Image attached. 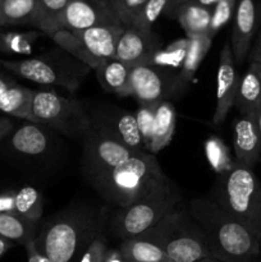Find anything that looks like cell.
Listing matches in <instances>:
<instances>
[{"mask_svg": "<svg viewBox=\"0 0 261 262\" xmlns=\"http://www.w3.org/2000/svg\"><path fill=\"white\" fill-rule=\"evenodd\" d=\"M109 217L105 207L72 205L41 225L35 239L36 247L53 262H78L90 242L106 232Z\"/></svg>", "mask_w": 261, "mask_h": 262, "instance_id": "1", "label": "cell"}, {"mask_svg": "<svg viewBox=\"0 0 261 262\" xmlns=\"http://www.w3.org/2000/svg\"><path fill=\"white\" fill-rule=\"evenodd\" d=\"M186 210L201 229L211 257L222 262H260L261 238L211 197L192 200Z\"/></svg>", "mask_w": 261, "mask_h": 262, "instance_id": "2", "label": "cell"}, {"mask_svg": "<svg viewBox=\"0 0 261 262\" xmlns=\"http://www.w3.org/2000/svg\"><path fill=\"white\" fill-rule=\"evenodd\" d=\"M86 179L107 204L115 207H125L154 192L174 186L150 152L133 154L123 163Z\"/></svg>", "mask_w": 261, "mask_h": 262, "instance_id": "3", "label": "cell"}, {"mask_svg": "<svg viewBox=\"0 0 261 262\" xmlns=\"http://www.w3.org/2000/svg\"><path fill=\"white\" fill-rule=\"evenodd\" d=\"M211 199L261 238V183L252 169L234 161L230 170L219 176Z\"/></svg>", "mask_w": 261, "mask_h": 262, "instance_id": "4", "label": "cell"}, {"mask_svg": "<svg viewBox=\"0 0 261 262\" xmlns=\"http://www.w3.org/2000/svg\"><path fill=\"white\" fill-rule=\"evenodd\" d=\"M2 66L20 78L49 86H59L74 92L92 71L86 64L69 55L63 49L55 48L35 58L3 60Z\"/></svg>", "mask_w": 261, "mask_h": 262, "instance_id": "5", "label": "cell"}, {"mask_svg": "<svg viewBox=\"0 0 261 262\" xmlns=\"http://www.w3.org/2000/svg\"><path fill=\"white\" fill-rule=\"evenodd\" d=\"M181 200L178 189L171 186L125 207H117L109 217L106 232L122 241L138 237L176 211Z\"/></svg>", "mask_w": 261, "mask_h": 262, "instance_id": "6", "label": "cell"}, {"mask_svg": "<svg viewBox=\"0 0 261 262\" xmlns=\"http://www.w3.org/2000/svg\"><path fill=\"white\" fill-rule=\"evenodd\" d=\"M163 247L168 262H197L211 257L197 223L187 210H179L143 233Z\"/></svg>", "mask_w": 261, "mask_h": 262, "instance_id": "7", "label": "cell"}, {"mask_svg": "<svg viewBox=\"0 0 261 262\" xmlns=\"http://www.w3.org/2000/svg\"><path fill=\"white\" fill-rule=\"evenodd\" d=\"M30 122L71 138L82 140L91 129L89 112L83 104L51 89L32 90Z\"/></svg>", "mask_w": 261, "mask_h": 262, "instance_id": "8", "label": "cell"}, {"mask_svg": "<svg viewBox=\"0 0 261 262\" xmlns=\"http://www.w3.org/2000/svg\"><path fill=\"white\" fill-rule=\"evenodd\" d=\"M130 95L138 104H159L182 92L179 72L155 66H136L130 68Z\"/></svg>", "mask_w": 261, "mask_h": 262, "instance_id": "9", "label": "cell"}, {"mask_svg": "<svg viewBox=\"0 0 261 262\" xmlns=\"http://www.w3.org/2000/svg\"><path fill=\"white\" fill-rule=\"evenodd\" d=\"M91 127L122 143L133 152H147L138 130L135 113L114 105H97L89 112Z\"/></svg>", "mask_w": 261, "mask_h": 262, "instance_id": "10", "label": "cell"}, {"mask_svg": "<svg viewBox=\"0 0 261 262\" xmlns=\"http://www.w3.org/2000/svg\"><path fill=\"white\" fill-rule=\"evenodd\" d=\"M133 154L136 152L91 127L83 138L82 173L84 178L91 177L123 163Z\"/></svg>", "mask_w": 261, "mask_h": 262, "instance_id": "11", "label": "cell"}, {"mask_svg": "<svg viewBox=\"0 0 261 262\" xmlns=\"http://www.w3.org/2000/svg\"><path fill=\"white\" fill-rule=\"evenodd\" d=\"M120 23L110 4L100 0H71L61 17V30L72 32Z\"/></svg>", "mask_w": 261, "mask_h": 262, "instance_id": "12", "label": "cell"}, {"mask_svg": "<svg viewBox=\"0 0 261 262\" xmlns=\"http://www.w3.org/2000/svg\"><path fill=\"white\" fill-rule=\"evenodd\" d=\"M159 49H161V42L153 31L142 30L136 26H124L115 51V59L130 68L143 66L148 64Z\"/></svg>", "mask_w": 261, "mask_h": 262, "instance_id": "13", "label": "cell"}, {"mask_svg": "<svg viewBox=\"0 0 261 262\" xmlns=\"http://www.w3.org/2000/svg\"><path fill=\"white\" fill-rule=\"evenodd\" d=\"M238 82L240 76L235 68V60L233 58L230 43H225L220 51L216 74V106L212 115V122L215 125L222 124L228 113L234 106Z\"/></svg>", "mask_w": 261, "mask_h": 262, "instance_id": "14", "label": "cell"}, {"mask_svg": "<svg viewBox=\"0 0 261 262\" xmlns=\"http://www.w3.org/2000/svg\"><path fill=\"white\" fill-rule=\"evenodd\" d=\"M257 27V8L255 0H237L230 49L235 63H242L250 53Z\"/></svg>", "mask_w": 261, "mask_h": 262, "instance_id": "15", "label": "cell"}, {"mask_svg": "<svg viewBox=\"0 0 261 262\" xmlns=\"http://www.w3.org/2000/svg\"><path fill=\"white\" fill-rule=\"evenodd\" d=\"M235 161L252 169L261 156V135L253 114H241L233 132Z\"/></svg>", "mask_w": 261, "mask_h": 262, "instance_id": "16", "label": "cell"}, {"mask_svg": "<svg viewBox=\"0 0 261 262\" xmlns=\"http://www.w3.org/2000/svg\"><path fill=\"white\" fill-rule=\"evenodd\" d=\"M46 127L27 122L10 133V146L17 154L27 158L45 156L51 148V136Z\"/></svg>", "mask_w": 261, "mask_h": 262, "instance_id": "17", "label": "cell"}, {"mask_svg": "<svg viewBox=\"0 0 261 262\" xmlns=\"http://www.w3.org/2000/svg\"><path fill=\"white\" fill-rule=\"evenodd\" d=\"M124 31L122 23L96 26L89 30L73 32L87 48V50L101 60L115 58L118 42Z\"/></svg>", "mask_w": 261, "mask_h": 262, "instance_id": "18", "label": "cell"}, {"mask_svg": "<svg viewBox=\"0 0 261 262\" xmlns=\"http://www.w3.org/2000/svg\"><path fill=\"white\" fill-rule=\"evenodd\" d=\"M32 90L0 72V112L30 122Z\"/></svg>", "mask_w": 261, "mask_h": 262, "instance_id": "19", "label": "cell"}, {"mask_svg": "<svg viewBox=\"0 0 261 262\" xmlns=\"http://www.w3.org/2000/svg\"><path fill=\"white\" fill-rule=\"evenodd\" d=\"M176 18L186 32L187 37L192 36H209L211 26L212 9L205 8L194 3L193 0L179 3L168 14Z\"/></svg>", "mask_w": 261, "mask_h": 262, "instance_id": "20", "label": "cell"}, {"mask_svg": "<svg viewBox=\"0 0 261 262\" xmlns=\"http://www.w3.org/2000/svg\"><path fill=\"white\" fill-rule=\"evenodd\" d=\"M261 105V64L251 61L247 71L240 77L234 106L240 114H253Z\"/></svg>", "mask_w": 261, "mask_h": 262, "instance_id": "21", "label": "cell"}, {"mask_svg": "<svg viewBox=\"0 0 261 262\" xmlns=\"http://www.w3.org/2000/svg\"><path fill=\"white\" fill-rule=\"evenodd\" d=\"M97 81L106 92L117 96H129L130 67L118 59H106L95 71Z\"/></svg>", "mask_w": 261, "mask_h": 262, "instance_id": "22", "label": "cell"}, {"mask_svg": "<svg viewBox=\"0 0 261 262\" xmlns=\"http://www.w3.org/2000/svg\"><path fill=\"white\" fill-rule=\"evenodd\" d=\"M176 130V109L170 101H161L156 106L155 120H154L153 138L148 152L155 155L173 140Z\"/></svg>", "mask_w": 261, "mask_h": 262, "instance_id": "23", "label": "cell"}, {"mask_svg": "<svg viewBox=\"0 0 261 262\" xmlns=\"http://www.w3.org/2000/svg\"><path fill=\"white\" fill-rule=\"evenodd\" d=\"M119 251L127 262H168L163 247L143 234L122 241Z\"/></svg>", "mask_w": 261, "mask_h": 262, "instance_id": "24", "label": "cell"}, {"mask_svg": "<svg viewBox=\"0 0 261 262\" xmlns=\"http://www.w3.org/2000/svg\"><path fill=\"white\" fill-rule=\"evenodd\" d=\"M38 229V222H32L15 214H0V237L14 245L26 246L31 241H35Z\"/></svg>", "mask_w": 261, "mask_h": 262, "instance_id": "25", "label": "cell"}, {"mask_svg": "<svg viewBox=\"0 0 261 262\" xmlns=\"http://www.w3.org/2000/svg\"><path fill=\"white\" fill-rule=\"evenodd\" d=\"M188 48H187L183 63L179 68V84L182 90L192 81L212 43V38L207 35L192 36V37H188Z\"/></svg>", "mask_w": 261, "mask_h": 262, "instance_id": "26", "label": "cell"}, {"mask_svg": "<svg viewBox=\"0 0 261 262\" xmlns=\"http://www.w3.org/2000/svg\"><path fill=\"white\" fill-rule=\"evenodd\" d=\"M37 0H0V25L36 26Z\"/></svg>", "mask_w": 261, "mask_h": 262, "instance_id": "27", "label": "cell"}, {"mask_svg": "<svg viewBox=\"0 0 261 262\" xmlns=\"http://www.w3.org/2000/svg\"><path fill=\"white\" fill-rule=\"evenodd\" d=\"M51 38H53L54 42L58 45V48L63 49L64 51H67V53H68L69 55L73 56L74 59L79 60L81 63L86 64V66L90 67L92 71H96L100 67V64L104 61L101 60V59L96 58L95 55H92V54L87 50L86 46L81 42V40H79L72 31L59 30L51 35Z\"/></svg>", "mask_w": 261, "mask_h": 262, "instance_id": "28", "label": "cell"}, {"mask_svg": "<svg viewBox=\"0 0 261 262\" xmlns=\"http://www.w3.org/2000/svg\"><path fill=\"white\" fill-rule=\"evenodd\" d=\"M71 0H37V22L35 27L51 36L61 30V17Z\"/></svg>", "mask_w": 261, "mask_h": 262, "instance_id": "29", "label": "cell"}, {"mask_svg": "<svg viewBox=\"0 0 261 262\" xmlns=\"http://www.w3.org/2000/svg\"><path fill=\"white\" fill-rule=\"evenodd\" d=\"M15 215L40 223L44 212L42 194L33 187H23L15 191Z\"/></svg>", "mask_w": 261, "mask_h": 262, "instance_id": "30", "label": "cell"}, {"mask_svg": "<svg viewBox=\"0 0 261 262\" xmlns=\"http://www.w3.org/2000/svg\"><path fill=\"white\" fill-rule=\"evenodd\" d=\"M188 37L179 38V40L174 41L166 48L159 49L146 66L161 67V68L173 69V71L176 68L179 69L182 63H183L184 55H186L187 48H188Z\"/></svg>", "mask_w": 261, "mask_h": 262, "instance_id": "31", "label": "cell"}, {"mask_svg": "<svg viewBox=\"0 0 261 262\" xmlns=\"http://www.w3.org/2000/svg\"><path fill=\"white\" fill-rule=\"evenodd\" d=\"M38 32L0 31V51L5 54H30Z\"/></svg>", "mask_w": 261, "mask_h": 262, "instance_id": "32", "label": "cell"}, {"mask_svg": "<svg viewBox=\"0 0 261 262\" xmlns=\"http://www.w3.org/2000/svg\"><path fill=\"white\" fill-rule=\"evenodd\" d=\"M205 151H206V158L210 166L219 176L227 173L234 165V161L230 159L227 146L220 138L210 137L205 143Z\"/></svg>", "mask_w": 261, "mask_h": 262, "instance_id": "33", "label": "cell"}, {"mask_svg": "<svg viewBox=\"0 0 261 262\" xmlns=\"http://www.w3.org/2000/svg\"><path fill=\"white\" fill-rule=\"evenodd\" d=\"M171 5V0H147L135 17L129 26H136L142 30L153 31V25L161 14H165Z\"/></svg>", "mask_w": 261, "mask_h": 262, "instance_id": "34", "label": "cell"}, {"mask_svg": "<svg viewBox=\"0 0 261 262\" xmlns=\"http://www.w3.org/2000/svg\"><path fill=\"white\" fill-rule=\"evenodd\" d=\"M156 106H158V104H141L138 106L137 112L135 113L138 130H140L143 145H145V148L147 152L151 145V138H153V128L154 120H155Z\"/></svg>", "mask_w": 261, "mask_h": 262, "instance_id": "35", "label": "cell"}, {"mask_svg": "<svg viewBox=\"0 0 261 262\" xmlns=\"http://www.w3.org/2000/svg\"><path fill=\"white\" fill-rule=\"evenodd\" d=\"M235 5H237V0H222L212 8L211 26L209 31L210 37L214 38L217 31L229 22L230 18L234 15Z\"/></svg>", "mask_w": 261, "mask_h": 262, "instance_id": "36", "label": "cell"}, {"mask_svg": "<svg viewBox=\"0 0 261 262\" xmlns=\"http://www.w3.org/2000/svg\"><path fill=\"white\" fill-rule=\"evenodd\" d=\"M146 3L147 0H110V7L123 26H129Z\"/></svg>", "mask_w": 261, "mask_h": 262, "instance_id": "37", "label": "cell"}, {"mask_svg": "<svg viewBox=\"0 0 261 262\" xmlns=\"http://www.w3.org/2000/svg\"><path fill=\"white\" fill-rule=\"evenodd\" d=\"M106 232L100 233L90 242V245L84 248L82 255L79 256L78 262H104L107 252Z\"/></svg>", "mask_w": 261, "mask_h": 262, "instance_id": "38", "label": "cell"}, {"mask_svg": "<svg viewBox=\"0 0 261 262\" xmlns=\"http://www.w3.org/2000/svg\"><path fill=\"white\" fill-rule=\"evenodd\" d=\"M15 191L0 192V214H15Z\"/></svg>", "mask_w": 261, "mask_h": 262, "instance_id": "39", "label": "cell"}, {"mask_svg": "<svg viewBox=\"0 0 261 262\" xmlns=\"http://www.w3.org/2000/svg\"><path fill=\"white\" fill-rule=\"evenodd\" d=\"M25 247H26V252H27V262H53L37 250L35 241L28 242Z\"/></svg>", "mask_w": 261, "mask_h": 262, "instance_id": "40", "label": "cell"}, {"mask_svg": "<svg viewBox=\"0 0 261 262\" xmlns=\"http://www.w3.org/2000/svg\"><path fill=\"white\" fill-rule=\"evenodd\" d=\"M14 130V123L7 117H0V141Z\"/></svg>", "mask_w": 261, "mask_h": 262, "instance_id": "41", "label": "cell"}, {"mask_svg": "<svg viewBox=\"0 0 261 262\" xmlns=\"http://www.w3.org/2000/svg\"><path fill=\"white\" fill-rule=\"evenodd\" d=\"M104 262H127V261H125L124 256L122 255L119 248H113V250H107Z\"/></svg>", "mask_w": 261, "mask_h": 262, "instance_id": "42", "label": "cell"}, {"mask_svg": "<svg viewBox=\"0 0 261 262\" xmlns=\"http://www.w3.org/2000/svg\"><path fill=\"white\" fill-rule=\"evenodd\" d=\"M250 60L261 64V35H260V37H258V40H257V42H256L253 50H251Z\"/></svg>", "mask_w": 261, "mask_h": 262, "instance_id": "43", "label": "cell"}, {"mask_svg": "<svg viewBox=\"0 0 261 262\" xmlns=\"http://www.w3.org/2000/svg\"><path fill=\"white\" fill-rule=\"evenodd\" d=\"M14 246L15 245L13 242H10V241L5 239V238L0 237V258H2L3 256H4L5 253L10 250V248L14 247Z\"/></svg>", "mask_w": 261, "mask_h": 262, "instance_id": "44", "label": "cell"}, {"mask_svg": "<svg viewBox=\"0 0 261 262\" xmlns=\"http://www.w3.org/2000/svg\"><path fill=\"white\" fill-rule=\"evenodd\" d=\"M193 2L197 3L199 5H201V7L210 8V9H212V8H214L217 3L222 2V0H193Z\"/></svg>", "mask_w": 261, "mask_h": 262, "instance_id": "45", "label": "cell"}, {"mask_svg": "<svg viewBox=\"0 0 261 262\" xmlns=\"http://www.w3.org/2000/svg\"><path fill=\"white\" fill-rule=\"evenodd\" d=\"M253 118H255L256 125H257L258 132H260L261 135V105L255 110V112H253Z\"/></svg>", "mask_w": 261, "mask_h": 262, "instance_id": "46", "label": "cell"}, {"mask_svg": "<svg viewBox=\"0 0 261 262\" xmlns=\"http://www.w3.org/2000/svg\"><path fill=\"white\" fill-rule=\"evenodd\" d=\"M182 2H188V0H171V5H170V8H169V9H168V12H166L165 14L168 15L169 13H170L171 10L174 9V7H177V5H178L179 3H182Z\"/></svg>", "mask_w": 261, "mask_h": 262, "instance_id": "47", "label": "cell"}, {"mask_svg": "<svg viewBox=\"0 0 261 262\" xmlns=\"http://www.w3.org/2000/svg\"><path fill=\"white\" fill-rule=\"evenodd\" d=\"M197 262H222V261L216 260V258H214V257H205V258H202V260H200Z\"/></svg>", "mask_w": 261, "mask_h": 262, "instance_id": "48", "label": "cell"}, {"mask_svg": "<svg viewBox=\"0 0 261 262\" xmlns=\"http://www.w3.org/2000/svg\"><path fill=\"white\" fill-rule=\"evenodd\" d=\"M100 2H104V3H107V4H110V0H100Z\"/></svg>", "mask_w": 261, "mask_h": 262, "instance_id": "49", "label": "cell"}, {"mask_svg": "<svg viewBox=\"0 0 261 262\" xmlns=\"http://www.w3.org/2000/svg\"><path fill=\"white\" fill-rule=\"evenodd\" d=\"M260 262H261V252H260Z\"/></svg>", "mask_w": 261, "mask_h": 262, "instance_id": "50", "label": "cell"}, {"mask_svg": "<svg viewBox=\"0 0 261 262\" xmlns=\"http://www.w3.org/2000/svg\"><path fill=\"white\" fill-rule=\"evenodd\" d=\"M2 28H3V27H2V25H0V30H2Z\"/></svg>", "mask_w": 261, "mask_h": 262, "instance_id": "51", "label": "cell"}, {"mask_svg": "<svg viewBox=\"0 0 261 262\" xmlns=\"http://www.w3.org/2000/svg\"><path fill=\"white\" fill-rule=\"evenodd\" d=\"M0 66H2V61H0Z\"/></svg>", "mask_w": 261, "mask_h": 262, "instance_id": "52", "label": "cell"}]
</instances>
